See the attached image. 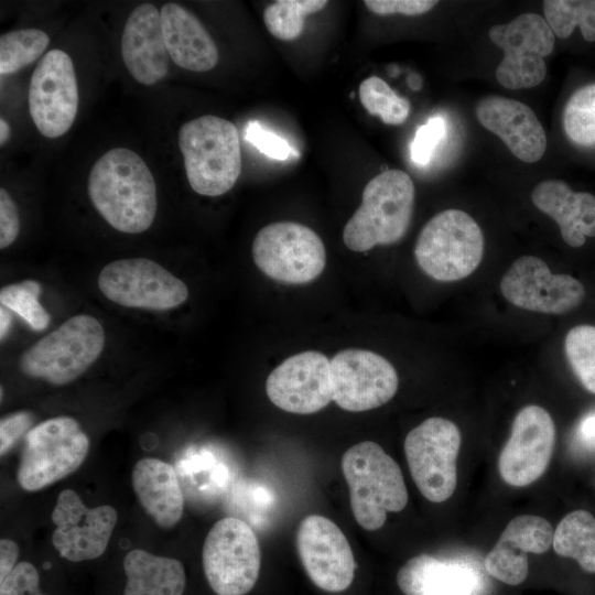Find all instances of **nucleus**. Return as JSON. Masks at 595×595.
Segmentation results:
<instances>
[{"mask_svg":"<svg viewBox=\"0 0 595 595\" xmlns=\"http://www.w3.org/2000/svg\"><path fill=\"white\" fill-rule=\"evenodd\" d=\"M88 194L100 216L121 232H143L154 220V177L144 160L130 149L113 148L95 162Z\"/></svg>","mask_w":595,"mask_h":595,"instance_id":"f257e3e1","label":"nucleus"},{"mask_svg":"<svg viewBox=\"0 0 595 595\" xmlns=\"http://www.w3.org/2000/svg\"><path fill=\"white\" fill-rule=\"evenodd\" d=\"M340 465L353 515L364 529H380L388 512H399L407 506L402 472L379 444L372 441L355 444L343 454Z\"/></svg>","mask_w":595,"mask_h":595,"instance_id":"f03ea898","label":"nucleus"},{"mask_svg":"<svg viewBox=\"0 0 595 595\" xmlns=\"http://www.w3.org/2000/svg\"><path fill=\"white\" fill-rule=\"evenodd\" d=\"M178 147L191 187L205 196L227 193L241 172L237 127L217 116H202L178 130Z\"/></svg>","mask_w":595,"mask_h":595,"instance_id":"7ed1b4c3","label":"nucleus"},{"mask_svg":"<svg viewBox=\"0 0 595 595\" xmlns=\"http://www.w3.org/2000/svg\"><path fill=\"white\" fill-rule=\"evenodd\" d=\"M414 184L401 170H386L364 188L361 204L343 230L345 246L356 252L392 245L405 235L413 214Z\"/></svg>","mask_w":595,"mask_h":595,"instance_id":"20e7f679","label":"nucleus"},{"mask_svg":"<svg viewBox=\"0 0 595 595\" xmlns=\"http://www.w3.org/2000/svg\"><path fill=\"white\" fill-rule=\"evenodd\" d=\"M485 239L467 213L450 208L433 216L420 231L414 256L421 270L440 282L467 278L480 264Z\"/></svg>","mask_w":595,"mask_h":595,"instance_id":"39448f33","label":"nucleus"},{"mask_svg":"<svg viewBox=\"0 0 595 595\" xmlns=\"http://www.w3.org/2000/svg\"><path fill=\"white\" fill-rule=\"evenodd\" d=\"M105 345L100 322L86 314L73 316L23 353L21 370L52 385L68 383L84 374Z\"/></svg>","mask_w":595,"mask_h":595,"instance_id":"423d86ee","label":"nucleus"},{"mask_svg":"<svg viewBox=\"0 0 595 595\" xmlns=\"http://www.w3.org/2000/svg\"><path fill=\"white\" fill-rule=\"evenodd\" d=\"M88 451L89 439L75 419L45 420L25 435L18 483L28 491L43 489L74 473Z\"/></svg>","mask_w":595,"mask_h":595,"instance_id":"0eeeda50","label":"nucleus"},{"mask_svg":"<svg viewBox=\"0 0 595 595\" xmlns=\"http://www.w3.org/2000/svg\"><path fill=\"white\" fill-rule=\"evenodd\" d=\"M202 560L206 580L217 595H245L260 572L258 538L241 519L221 518L205 539Z\"/></svg>","mask_w":595,"mask_h":595,"instance_id":"6e6552de","label":"nucleus"},{"mask_svg":"<svg viewBox=\"0 0 595 595\" xmlns=\"http://www.w3.org/2000/svg\"><path fill=\"white\" fill-rule=\"evenodd\" d=\"M461 441L458 426L440 416L424 420L407 434L404 454L409 469L428 500L443 502L455 491Z\"/></svg>","mask_w":595,"mask_h":595,"instance_id":"1a4fd4ad","label":"nucleus"},{"mask_svg":"<svg viewBox=\"0 0 595 595\" xmlns=\"http://www.w3.org/2000/svg\"><path fill=\"white\" fill-rule=\"evenodd\" d=\"M252 257L266 275L286 284L313 281L326 263L320 236L293 221L272 223L260 229L252 242Z\"/></svg>","mask_w":595,"mask_h":595,"instance_id":"9d476101","label":"nucleus"},{"mask_svg":"<svg viewBox=\"0 0 595 595\" xmlns=\"http://www.w3.org/2000/svg\"><path fill=\"white\" fill-rule=\"evenodd\" d=\"M488 35L504 51L495 73L502 87L532 88L543 82L547 75L544 57L555 45V35L545 18L522 13L508 23L491 26Z\"/></svg>","mask_w":595,"mask_h":595,"instance_id":"9b49d317","label":"nucleus"},{"mask_svg":"<svg viewBox=\"0 0 595 595\" xmlns=\"http://www.w3.org/2000/svg\"><path fill=\"white\" fill-rule=\"evenodd\" d=\"M98 286L110 301L127 307L164 311L188 296L186 284L153 260L129 258L105 266Z\"/></svg>","mask_w":595,"mask_h":595,"instance_id":"f8f14e48","label":"nucleus"},{"mask_svg":"<svg viewBox=\"0 0 595 595\" xmlns=\"http://www.w3.org/2000/svg\"><path fill=\"white\" fill-rule=\"evenodd\" d=\"M78 108L74 64L62 50L48 51L35 67L29 88L31 118L46 138H57L72 127Z\"/></svg>","mask_w":595,"mask_h":595,"instance_id":"ddd939ff","label":"nucleus"},{"mask_svg":"<svg viewBox=\"0 0 595 595\" xmlns=\"http://www.w3.org/2000/svg\"><path fill=\"white\" fill-rule=\"evenodd\" d=\"M333 401L344 410L361 412L393 398L398 374L385 357L365 349H345L331 360Z\"/></svg>","mask_w":595,"mask_h":595,"instance_id":"4468645a","label":"nucleus"},{"mask_svg":"<svg viewBox=\"0 0 595 595\" xmlns=\"http://www.w3.org/2000/svg\"><path fill=\"white\" fill-rule=\"evenodd\" d=\"M500 291L512 305L543 314H564L585 296L584 285L569 274H553L540 258L522 256L500 280Z\"/></svg>","mask_w":595,"mask_h":595,"instance_id":"2eb2a0df","label":"nucleus"},{"mask_svg":"<svg viewBox=\"0 0 595 595\" xmlns=\"http://www.w3.org/2000/svg\"><path fill=\"white\" fill-rule=\"evenodd\" d=\"M554 445L555 425L550 413L537 404L523 407L498 457L500 477L513 487L532 484L547 470Z\"/></svg>","mask_w":595,"mask_h":595,"instance_id":"dca6fc26","label":"nucleus"},{"mask_svg":"<svg viewBox=\"0 0 595 595\" xmlns=\"http://www.w3.org/2000/svg\"><path fill=\"white\" fill-rule=\"evenodd\" d=\"M51 519L55 524L52 543L71 562L100 556L107 549L118 515L104 505L88 508L73 489L60 493Z\"/></svg>","mask_w":595,"mask_h":595,"instance_id":"f3484780","label":"nucleus"},{"mask_svg":"<svg viewBox=\"0 0 595 595\" xmlns=\"http://www.w3.org/2000/svg\"><path fill=\"white\" fill-rule=\"evenodd\" d=\"M296 549L317 587L331 593L349 587L356 563L345 534L335 522L320 515L305 517L298 527Z\"/></svg>","mask_w":595,"mask_h":595,"instance_id":"a211bd4d","label":"nucleus"},{"mask_svg":"<svg viewBox=\"0 0 595 595\" xmlns=\"http://www.w3.org/2000/svg\"><path fill=\"white\" fill-rule=\"evenodd\" d=\"M266 391L286 412L315 413L333 400L331 360L314 350L293 355L270 372Z\"/></svg>","mask_w":595,"mask_h":595,"instance_id":"6ab92c4d","label":"nucleus"},{"mask_svg":"<svg viewBox=\"0 0 595 595\" xmlns=\"http://www.w3.org/2000/svg\"><path fill=\"white\" fill-rule=\"evenodd\" d=\"M475 113L479 123L498 136L519 160L534 163L543 156L547 150L545 131L528 105L491 95L477 102Z\"/></svg>","mask_w":595,"mask_h":595,"instance_id":"aec40b11","label":"nucleus"},{"mask_svg":"<svg viewBox=\"0 0 595 595\" xmlns=\"http://www.w3.org/2000/svg\"><path fill=\"white\" fill-rule=\"evenodd\" d=\"M553 527L539 516L511 519L484 561L486 572L508 585H519L528 576L527 553L541 554L553 541Z\"/></svg>","mask_w":595,"mask_h":595,"instance_id":"412c9836","label":"nucleus"},{"mask_svg":"<svg viewBox=\"0 0 595 595\" xmlns=\"http://www.w3.org/2000/svg\"><path fill=\"white\" fill-rule=\"evenodd\" d=\"M121 55L131 76L151 86L169 71L161 13L151 3H142L128 17L121 35Z\"/></svg>","mask_w":595,"mask_h":595,"instance_id":"4be33fe9","label":"nucleus"},{"mask_svg":"<svg viewBox=\"0 0 595 595\" xmlns=\"http://www.w3.org/2000/svg\"><path fill=\"white\" fill-rule=\"evenodd\" d=\"M533 205L559 225L562 239L573 248L595 237V196L574 192L565 182L544 180L531 193Z\"/></svg>","mask_w":595,"mask_h":595,"instance_id":"5701e85b","label":"nucleus"},{"mask_svg":"<svg viewBox=\"0 0 595 595\" xmlns=\"http://www.w3.org/2000/svg\"><path fill=\"white\" fill-rule=\"evenodd\" d=\"M160 13L170 58L191 72L213 69L218 63V50L201 21L177 3L164 4Z\"/></svg>","mask_w":595,"mask_h":595,"instance_id":"b1692460","label":"nucleus"},{"mask_svg":"<svg viewBox=\"0 0 595 595\" xmlns=\"http://www.w3.org/2000/svg\"><path fill=\"white\" fill-rule=\"evenodd\" d=\"M132 486L141 506L159 527L169 529L181 520L184 498L172 465L159 458H141L132 470Z\"/></svg>","mask_w":595,"mask_h":595,"instance_id":"393cba45","label":"nucleus"},{"mask_svg":"<svg viewBox=\"0 0 595 595\" xmlns=\"http://www.w3.org/2000/svg\"><path fill=\"white\" fill-rule=\"evenodd\" d=\"M397 584L405 595H477L480 587L472 569L428 554L416 555L401 566Z\"/></svg>","mask_w":595,"mask_h":595,"instance_id":"a878e982","label":"nucleus"},{"mask_svg":"<svg viewBox=\"0 0 595 595\" xmlns=\"http://www.w3.org/2000/svg\"><path fill=\"white\" fill-rule=\"evenodd\" d=\"M123 569L127 576L123 595H183L186 575L176 559L134 549L126 554Z\"/></svg>","mask_w":595,"mask_h":595,"instance_id":"bb28decb","label":"nucleus"},{"mask_svg":"<svg viewBox=\"0 0 595 595\" xmlns=\"http://www.w3.org/2000/svg\"><path fill=\"white\" fill-rule=\"evenodd\" d=\"M556 554L574 559L588 573H595V517L586 510L564 516L553 533Z\"/></svg>","mask_w":595,"mask_h":595,"instance_id":"cd10ccee","label":"nucleus"},{"mask_svg":"<svg viewBox=\"0 0 595 595\" xmlns=\"http://www.w3.org/2000/svg\"><path fill=\"white\" fill-rule=\"evenodd\" d=\"M543 12L558 37L566 39L580 26L585 41H595V0H547Z\"/></svg>","mask_w":595,"mask_h":595,"instance_id":"c85d7f7f","label":"nucleus"},{"mask_svg":"<svg viewBox=\"0 0 595 595\" xmlns=\"http://www.w3.org/2000/svg\"><path fill=\"white\" fill-rule=\"evenodd\" d=\"M326 4L325 0H278L264 9L263 21L274 37L292 41L302 34L305 17L321 11Z\"/></svg>","mask_w":595,"mask_h":595,"instance_id":"c756f323","label":"nucleus"},{"mask_svg":"<svg viewBox=\"0 0 595 595\" xmlns=\"http://www.w3.org/2000/svg\"><path fill=\"white\" fill-rule=\"evenodd\" d=\"M50 43L39 29L10 31L0 36V74L9 75L36 61Z\"/></svg>","mask_w":595,"mask_h":595,"instance_id":"7c9ffc66","label":"nucleus"},{"mask_svg":"<svg viewBox=\"0 0 595 595\" xmlns=\"http://www.w3.org/2000/svg\"><path fill=\"white\" fill-rule=\"evenodd\" d=\"M358 95L368 113L379 116L386 125H401L409 117L411 109L409 100L399 96L378 76L363 80Z\"/></svg>","mask_w":595,"mask_h":595,"instance_id":"2f4dec72","label":"nucleus"},{"mask_svg":"<svg viewBox=\"0 0 595 595\" xmlns=\"http://www.w3.org/2000/svg\"><path fill=\"white\" fill-rule=\"evenodd\" d=\"M567 138L582 147L595 145V84L582 86L569 98L563 111Z\"/></svg>","mask_w":595,"mask_h":595,"instance_id":"473e14b6","label":"nucleus"},{"mask_svg":"<svg viewBox=\"0 0 595 595\" xmlns=\"http://www.w3.org/2000/svg\"><path fill=\"white\" fill-rule=\"evenodd\" d=\"M41 292L40 282L24 280L3 286L0 291V303L18 314L31 329L41 332L50 323V315L39 301Z\"/></svg>","mask_w":595,"mask_h":595,"instance_id":"72a5a7b5","label":"nucleus"},{"mask_svg":"<svg viewBox=\"0 0 595 595\" xmlns=\"http://www.w3.org/2000/svg\"><path fill=\"white\" fill-rule=\"evenodd\" d=\"M564 350L582 386L595 394V326L584 324L571 328L565 336Z\"/></svg>","mask_w":595,"mask_h":595,"instance_id":"f704fd0d","label":"nucleus"},{"mask_svg":"<svg viewBox=\"0 0 595 595\" xmlns=\"http://www.w3.org/2000/svg\"><path fill=\"white\" fill-rule=\"evenodd\" d=\"M446 122L442 117H432L415 131L410 148L411 160L419 166H425L432 160L435 150L445 139Z\"/></svg>","mask_w":595,"mask_h":595,"instance_id":"c9c22d12","label":"nucleus"},{"mask_svg":"<svg viewBox=\"0 0 595 595\" xmlns=\"http://www.w3.org/2000/svg\"><path fill=\"white\" fill-rule=\"evenodd\" d=\"M245 139L273 160L285 161L299 156L298 151L285 139L267 130L259 121L251 120L247 123Z\"/></svg>","mask_w":595,"mask_h":595,"instance_id":"e433bc0d","label":"nucleus"},{"mask_svg":"<svg viewBox=\"0 0 595 595\" xmlns=\"http://www.w3.org/2000/svg\"><path fill=\"white\" fill-rule=\"evenodd\" d=\"M39 582L35 566L22 561L0 582V595H45L41 592Z\"/></svg>","mask_w":595,"mask_h":595,"instance_id":"4c0bfd02","label":"nucleus"},{"mask_svg":"<svg viewBox=\"0 0 595 595\" xmlns=\"http://www.w3.org/2000/svg\"><path fill=\"white\" fill-rule=\"evenodd\" d=\"M368 10L378 15H420L433 9L437 1L431 0H365Z\"/></svg>","mask_w":595,"mask_h":595,"instance_id":"58836bf2","label":"nucleus"},{"mask_svg":"<svg viewBox=\"0 0 595 595\" xmlns=\"http://www.w3.org/2000/svg\"><path fill=\"white\" fill-rule=\"evenodd\" d=\"M33 422V416L30 412L20 411L9 414L0 421V454L3 456L8 453L15 442L25 433L29 432Z\"/></svg>","mask_w":595,"mask_h":595,"instance_id":"ea45409f","label":"nucleus"},{"mask_svg":"<svg viewBox=\"0 0 595 595\" xmlns=\"http://www.w3.org/2000/svg\"><path fill=\"white\" fill-rule=\"evenodd\" d=\"M20 220L18 207L7 190H0V248L9 247L18 237Z\"/></svg>","mask_w":595,"mask_h":595,"instance_id":"a19ab883","label":"nucleus"},{"mask_svg":"<svg viewBox=\"0 0 595 595\" xmlns=\"http://www.w3.org/2000/svg\"><path fill=\"white\" fill-rule=\"evenodd\" d=\"M19 547L15 542L1 539L0 541V582L4 580L18 564Z\"/></svg>","mask_w":595,"mask_h":595,"instance_id":"79ce46f5","label":"nucleus"},{"mask_svg":"<svg viewBox=\"0 0 595 595\" xmlns=\"http://www.w3.org/2000/svg\"><path fill=\"white\" fill-rule=\"evenodd\" d=\"M578 435L587 447H595V412L588 413L582 420Z\"/></svg>","mask_w":595,"mask_h":595,"instance_id":"37998d69","label":"nucleus"},{"mask_svg":"<svg viewBox=\"0 0 595 595\" xmlns=\"http://www.w3.org/2000/svg\"><path fill=\"white\" fill-rule=\"evenodd\" d=\"M11 324H12V315L10 314V311L6 309L4 306H1L0 307V337L1 339H3L9 333Z\"/></svg>","mask_w":595,"mask_h":595,"instance_id":"c03bdc74","label":"nucleus"},{"mask_svg":"<svg viewBox=\"0 0 595 595\" xmlns=\"http://www.w3.org/2000/svg\"><path fill=\"white\" fill-rule=\"evenodd\" d=\"M10 136V127L8 122L1 118L0 119V144L3 145Z\"/></svg>","mask_w":595,"mask_h":595,"instance_id":"a18cd8bd","label":"nucleus"}]
</instances>
